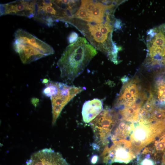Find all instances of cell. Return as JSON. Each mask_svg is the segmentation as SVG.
Returning <instances> with one entry per match:
<instances>
[{"mask_svg":"<svg viewBox=\"0 0 165 165\" xmlns=\"http://www.w3.org/2000/svg\"><path fill=\"white\" fill-rule=\"evenodd\" d=\"M97 53L96 49L83 37H79L68 46L57 63L63 81L67 84L72 83Z\"/></svg>","mask_w":165,"mask_h":165,"instance_id":"cell-1","label":"cell"},{"mask_svg":"<svg viewBox=\"0 0 165 165\" xmlns=\"http://www.w3.org/2000/svg\"><path fill=\"white\" fill-rule=\"evenodd\" d=\"M116 20L114 18L98 23L73 18L67 23L75 27L96 50L108 57L117 47L112 40V33Z\"/></svg>","mask_w":165,"mask_h":165,"instance_id":"cell-2","label":"cell"},{"mask_svg":"<svg viewBox=\"0 0 165 165\" xmlns=\"http://www.w3.org/2000/svg\"><path fill=\"white\" fill-rule=\"evenodd\" d=\"M14 37L13 49L24 64L30 63L54 53L51 46L22 29L16 30Z\"/></svg>","mask_w":165,"mask_h":165,"instance_id":"cell-3","label":"cell"},{"mask_svg":"<svg viewBox=\"0 0 165 165\" xmlns=\"http://www.w3.org/2000/svg\"><path fill=\"white\" fill-rule=\"evenodd\" d=\"M119 118L114 109H104L90 122L95 141L98 145L106 146L112 129Z\"/></svg>","mask_w":165,"mask_h":165,"instance_id":"cell-4","label":"cell"},{"mask_svg":"<svg viewBox=\"0 0 165 165\" xmlns=\"http://www.w3.org/2000/svg\"><path fill=\"white\" fill-rule=\"evenodd\" d=\"M105 146L102 156L105 165L114 163H128L136 156L133 151L130 141L127 139L115 141Z\"/></svg>","mask_w":165,"mask_h":165,"instance_id":"cell-5","label":"cell"},{"mask_svg":"<svg viewBox=\"0 0 165 165\" xmlns=\"http://www.w3.org/2000/svg\"><path fill=\"white\" fill-rule=\"evenodd\" d=\"M159 134L152 125L141 119L133 123L129 137L132 149L136 155Z\"/></svg>","mask_w":165,"mask_h":165,"instance_id":"cell-6","label":"cell"},{"mask_svg":"<svg viewBox=\"0 0 165 165\" xmlns=\"http://www.w3.org/2000/svg\"><path fill=\"white\" fill-rule=\"evenodd\" d=\"M57 94L51 97L52 110V124L54 125L65 106L76 95L84 90V87L70 86L59 82Z\"/></svg>","mask_w":165,"mask_h":165,"instance_id":"cell-7","label":"cell"},{"mask_svg":"<svg viewBox=\"0 0 165 165\" xmlns=\"http://www.w3.org/2000/svg\"><path fill=\"white\" fill-rule=\"evenodd\" d=\"M147 44L148 55L151 59L160 60L165 57V24L149 31Z\"/></svg>","mask_w":165,"mask_h":165,"instance_id":"cell-8","label":"cell"},{"mask_svg":"<svg viewBox=\"0 0 165 165\" xmlns=\"http://www.w3.org/2000/svg\"><path fill=\"white\" fill-rule=\"evenodd\" d=\"M0 16L13 15L34 18L38 9L37 0H16L0 4Z\"/></svg>","mask_w":165,"mask_h":165,"instance_id":"cell-9","label":"cell"},{"mask_svg":"<svg viewBox=\"0 0 165 165\" xmlns=\"http://www.w3.org/2000/svg\"><path fill=\"white\" fill-rule=\"evenodd\" d=\"M25 165H69L62 155L51 148L36 152L31 156Z\"/></svg>","mask_w":165,"mask_h":165,"instance_id":"cell-10","label":"cell"},{"mask_svg":"<svg viewBox=\"0 0 165 165\" xmlns=\"http://www.w3.org/2000/svg\"><path fill=\"white\" fill-rule=\"evenodd\" d=\"M103 105L102 101L98 98L86 101L82 111L83 122L85 123H90L103 111Z\"/></svg>","mask_w":165,"mask_h":165,"instance_id":"cell-11","label":"cell"},{"mask_svg":"<svg viewBox=\"0 0 165 165\" xmlns=\"http://www.w3.org/2000/svg\"><path fill=\"white\" fill-rule=\"evenodd\" d=\"M150 144H151V146L147 147L151 154L155 156L157 154L165 152V131L156 137L155 139Z\"/></svg>","mask_w":165,"mask_h":165,"instance_id":"cell-12","label":"cell"},{"mask_svg":"<svg viewBox=\"0 0 165 165\" xmlns=\"http://www.w3.org/2000/svg\"><path fill=\"white\" fill-rule=\"evenodd\" d=\"M42 82L45 84V86L42 90L43 95L50 97L57 94L59 87V82L52 81L45 79H43Z\"/></svg>","mask_w":165,"mask_h":165,"instance_id":"cell-13","label":"cell"},{"mask_svg":"<svg viewBox=\"0 0 165 165\" xmlns=\"http://www.w3.org/2000/svg\"><path fill=\"white\" fill-rule=\"evenodd\" d=\"M141 153L145 155V156L143 159H140V165H155V162L151 157L150 153L147 148H145Z\"/></svg>","mask_w":165,"mask_h":165,"instance_id":"cell-14","label":"cell"},{"mask_svg":"<svg viewBox=\"0 0 165 165\" xmlns=\"http://www.w3.org/2000/svg\"><path fill=\"white\" fill-rule=\"evenodd\" d=\"M156 94L161 104L165 105V83H160L157 87Z\"/></svg>","mask_w":165,"mask_h":165,"instance_id":"cell-15","label":"cell"},{"mask_svg":"<svg viewBox=\"0 0 165 165\" xmlns=\"http://www.w3.org/2000/svg\"><path fill=\"white\" fill-rule=\"evenodd\" d=\"M78 38V34L75 32L73 31L68 36V40L69 43L72 44L76 42Z\"/></svg>","mask_w":165,"mask_h":165,"instance_id":"cell-16","label":"cell"},{"mask_svg":"<svg viewBox=\"0 0 165 165\" xmlns=\"http://www.w3.org/2000/svg\"><path fill=\"white\" fill-rule=\"evenodd\" d=\"M98 160V157L97 156H93L91 160V163L93 164L96 163Z\"/></svg>","mask_w":165,"mask_h":165,"instance_id":"cell-17","label":"cell"},{"mask_svg":"<svg viewBox=\"0 0 165 165\" xmlns=\"http://www.w3.org/2000/svg\"><path fill=\"white\" fill-rule=\"evenodd\" d=\"M162 165H165V151L164 152L162 158Z\"/></svg>","mask_w":165,"mask_h":165,"instance_id":"cell-18","label":"cell"}]
</instances>
